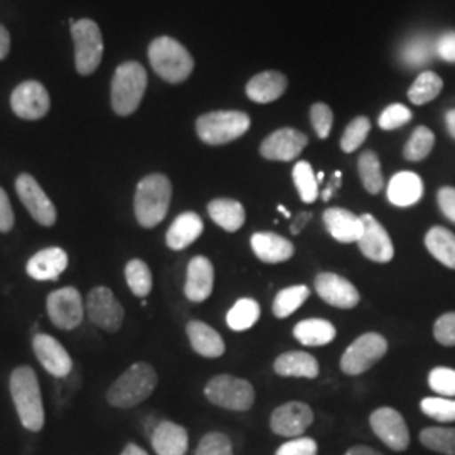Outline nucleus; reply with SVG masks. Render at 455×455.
Masks as SVG:
<instances>
[{
    "mask_svg": "<svg viewBox=\"0 0 455 455\" xmlns=\"http://www.w3.org/2000/svg\"><path fill=\"white\" fill-rule=\"evenodd\" d=\"M11 395L19 420L29 432H41L44 427V407L39 379L29 366H19L11 374Z\"/></svg>",
    "mask_w": 455,
    "mask_h": 455,
    "instance_id": "f257e3e1",
    "label": "nucleus"
},
{
    "mask_svg": "<svg viewBox=\"0 0 455 455\" xmlns=\"http://www.w3.org/2000/svg\"><path fill=\"white\" fill-rule=\"evenodd\" d=\"M157 383V373L148 363H135L115 379L107 391V402L115 408L137 407L154 393Z\"/></svg>",
    "mask_w": 455,
    "mask_h": 455,
    "instance_id": "f03ea898",
    "label": "nucleus"
},
{
    "mask_svg": "<svg viewBox=\"0 0 455 455\" xmlns=\"http://www.w3.org/2000/svg\"><path fill=\"white\" fill-rule=\"evenodd\" d=\"M172 197L171 180L164 174H150L139 182L135 191V216L144 228L157 227L169 212Z\"/></svg>",
    "mask_w": 455,
    "mask_h": 455,
    "instance_id": "7ed1b4c3",
    "label": "nucleus"
},
{
    "mask_svg": "<svg viewBox=\"0 0 455 455\" xmlns=\"http://www.w3.org/2000/svg\"><path fill=\"white\" fill-rule=\"evenodd\" d=\"M148 60L154 71L169 83H182L195 69L189 51L172 37H157L148 46Z\"/></svg>",
    "mask_w": 455,
    "mask_h": 455,
    "instance_id": "20e7f679",
    "label": "nucleus"
},
{
    "mask_svg": "<svg viewBox=\"0 0 455 455\" xmlns=\"http://www.w3.org/2000/svg\"><path fill=\"white\" fill-rule=\"evenodd\" d=\"M147 73L144 66L129 61L118 66L112 80V107L115 114H133L146 93Z\"/></svg>",
    "mask_w": 455,
    "mask_h": 455,
    "instance_id": "39448f33",
    "label": "nucleus"
},
{
    "mask_svg": "<svg viewBox=\"0 0 455 455\" xmlns=\"http://www.w3.org/2000/svg\"><path fill=\"white\" fill-rule=\"evenodd\" d=\"M250 129V116L243 112H212L201 115L196 122V131L203 142L210 146H223L240 139Z\"/></svg>",
    "mask_w": 455,
    "mask_h": 455,
    "instance_id": "423d86ee",
    "label": "nucleus"
},
{
    "mask_svg": "<svg viewBox=\"0 0 455 455\" xmlns=\"http://www.w3.org/2000/svg\"><path fill=\"white\" fill-rule=\"evenodd\" d=\"M206 398L216 407L248 411L255 403V388L250 381L231 374H218L204 388Z\"/></svg>",
    "mask_w": 455,
    "mask_h": 455,
    "instance_id": "0eeeda50",
    "label": "nucleus"
},
{
    "mask_svg": "<svg viewBox=\"0 0 455 455\" xmlns=\"http://www.w3.org/2000/svg\"><path fill=\"white\" fill-rule=\"evenodd\" d=\"M71 37L75 43L76 71L88 76L95 73L103 58V36L95 20L82 19L71 26Z\"/></svg>",
    "mask_w": 455,
    "mask_h": 455,
    "instance_id": "6e6552de",
    "label": "nucleus"
},
{
    "mask_svg": "<svg viewBox=\"0 0 455 455\" xmlns=\"http://www.w3.org/2000/svg\"><path fill=\"white\" fill-rule=\"evenodd\" d=\"M388 351V342L378 332H366L359 336L342 355V373L358 376L366 373Z\"/></svg>",
    "mask_w": 455,
    "mask_h": 455,
    "instance_id": "1a4fd4ad",
    "label": "nucleus"
},
{
    "mask_svg": "<svg viewBox=\"0 0 455 455\" xmlns=\"http://www.w3.org/2000/svg\"><path fill=\"white\" fill-rule=\"evenodd\" d=\"M374 435L395 452H403L410 445V430L403 415L391 407L374 410L370 417Z\"/></svg>",
    "mask_w": 455,
    "mask_h": 455,
    "instance_id": "9d476101",
    "label": "nucleus"
},
{
    "mask_svg": "<svg viewBox=\"0 0 455 455\" xmlns=\"http://www.w3.org/2000/svg\"><path fill=\"white\" fill-rule=\"evenodd\" d=\"M46 307L51 323L65 331H71L82 324L86 314L82 293L75 287H65L49 293Z\"/></svg>",
    "mask_w": 455,
    "mask_h": 455,
    "instance_id": "9b49d317",
    "label": "nucleus"
},
{
    "mask_svg": "<svg viewBox=\"0 0 455 455\" xmlns=\"http://www.w3.org/2000/svg\"><path fill=\"white\" fill-rule=\"evenodd\" d=\"M86 314L93 324L107 332H116L124 323V307L108 287H95L86 299Z\"/></svg>",
    "mask_w": 455,
    "mask_h": 455,
    "instance_id": "f8f14e48",
    "label": "nucleus"
},
{
    "mask_svg": "<svg viewBox=\"0 0 455 455\" xmlns=\"http://www.w3.org/2000/svg\"><path fill=\"white\" fill-rule=\"evenodd\" d=\"M314 423V411L304 402H289L276 407L270 417V428L278 437L297 439Z\"/></svg>",
    "mask_w": 455,
    "mask_h": 455,
    "instance_id": "ddd939ff",
    "label": "nucleus"
},
{
    "mask_svg": "<svg viewBox=\"0 0 455 455\" xmlns=\"http://www.w3.org/2000/svg\"><path fill=\"white\" fill-rule=\"evenodd\" d=\"M16 191L20 203L43 227H52L56 223V208L48 195L43 191L39 182L31 174H20L16 180Z\"/></svg>",
    "mask_w": 455,
    "mask_h": 455,
    "instance_id": "4468645a",
    "label": "nucleus"
},
{
    "mask_svg": "<svg viewBox=\"0 0 455 455\" xmlns=\"http://www.w3.org/2000/svg\"><path fill=\"white\" fill-rule=\"evenodd\" d=\"M361 220H363V235L358 242L361 253L366 259L378 263H388L393 260L395 246L388 231L371 214H363Z\"/></svg>",
    "mask_w": 455,
    "mask_h": 455,
    "instance_id": "2eb2a0df",
    "label": "nucleus"
},
{
    "mask_svg": "<svg viewBox=\"0 0 455 455\" xmlns=\"http://www.w3.org/2000/svg\"><path fill=\"white\" fill-rule=\"evenodd\" d=\"M11 107L22 120H39L51 107L48 90L39 82H24L11 95Z\"/></svg>",
    "mask_w": 455,
    "mask_h": 455,
    "instance_id": "dca6fc26",
    "label": "nucleus"
},
{
    "mask_svg": "<svg viewBox=\"0 0 455 455\" xmlns=\"http://www.w3.org/2000/svg\"><path fill=\"white\" fill-rule=\"evenodd\" d=\"M309 144L306 133L295 129H280L268 135L260 146V154L268 161L289 163L297 159Z\"/></svg>",
    "mask_w": 455,
    "mask_h": 455,
    "instance_id": "f3484780",
    "label": "nucleus"
},
{
    "mask_svg": "<svg viewBox=\"0 0 455 455\" xmlns=\"http://www.w3.org/2000/svg\"><path fill=\"white\" fill-rule=\"evenodd\" d=\"M315 292L325 304L338 309H355L359 304L358 289L344 276L324 272L315 276Z\"/></svg>",
    "mask_w": 455,
    "mask_h": 455,
    "instance_id": "a211bd4d",
    "label": "nucleus"
},
{
    "mask_svg": "<svg viewBox=\"0 0 455 455\" xmlns=\"http://www.w3.org/2000/svg\"><path fill=\"white\" fill-rule=\"evenodd\" d=\"M36 358L54 378H66L73 371V359L65 346L49 334H37L33 341Z\"/></svg>",
    "mask_w": 455,
    "mask_h": 455,
    "instance_id": "6ab92c4d",
    "label": "nucleus"
},
{
    "mask_svg": "<svg viewBox=\"0 0 455 455\" xmlns=\"http://www.w3.org/2000/svg\"><path fill=\"white\" fill-rule=\"evenodd\" d=\"M150 443L157 455H186L189 449V435L180 423L164 420L150 432Z\"/></svg>",
    "mask_w": 455,
    "mask_h": 455,
    "instance_id": "aec40b11",
    "label": "nucleus"
},
{
    "mask_svg": "<svg viewBox=\"0 0 455 455\" xmlns=\"http://www.w3.org/2000/svg\"><path fill=\"white\" fill-rule=\"evenodd\" d=\"M214 287V267L206 257H195L188 265L184 293L191 302H204Z\"/></svg>",
    "mask_w": 455,
    "mask_h": 455,
    "instance_id": "412c9836",
    "label": "nucleus"
},
{
    "mask_svg": "<svg viewBox=\"0 0 455 455\" xmlns=\"http://www.w3.org/2000/svg\"><path fill=\"white\" fill-rule=\"evenodd\" d=\"M324 225L331 236L341 243H358L363 235V220L355 212L331 208L324 212Z\"/></svg>",
    "mask_w": 455,
    "mask_h": 455,
    "instance_id": "4be33fe9",
    "label": "nucleus"
},
{
    "mask_svg": "<svg viewBox=\"0 0 455 455\" xmlns=\"http://www.w3.org/2000/svg\"><path fill=\"white\" fill-rule=\"evenodd\" d=\"M68 253L63 248L51 246L37 251L31 260L28 261V274L34 280H56L68 268Z\"/></svg>",
    "mask_w": 455,
    "mask_h": 455,
    "instance_id": "5701e85b",
    "label": "nucleus"
},
{
    "mask_svg": "<svg viewBox=\"0 0 455 455\" xmlns=\"http://www.w3.org/2000/svg\"><path fill=\"white\" fill-rule=\"evenodd\" d=\"M250 243L259 260L265 263H282V261L291 260L295 253L292 242L268 231L255 233Z\"/></svg>",
    "mask_w": 455,
    "mask_h": 455,
    "instance_id": "b1692460",
    "label": "nucleus"
},
{
    "mask_svg": "<svg viewBox=\"0 0 455 455\" xmlns=\"http://www.w3.org/2000/svg\"><path fill=\"white\" fill-rule=\"evenodd\" d=\"M203 229H204V223L199 214L193 212H182L167 229L165 243L171 250H176V251L186 250L201 236Z\"/></svg>",
    "mask_w": 455,
    "mask_h": 455,
    "instance_id": "393cba45",
    "label": "nucleus"
},
{
    "mask_svg": "<svg viewBox=\"0 0 455 455\" xmlns=\"http://www.w3.org/2000/svg\"><path fill=\"white\" fill-rule=\"evenodd\" d=\"M186 332L189 342L196 353L204 358H220L225 355L227 346L221 339L220 332L214 331L212 325L204 324L201 321H191L186 325Z\"/></svg>",
    "mask_w": 455,
    "mask_h": 455,
    "instance_id": "a878e982",
    "label": "nucleus"
},
{
    "mask_svg": "<svg viewBox=\"0 0 455 455\" xmlns=\"http://www.w3.org/2000/svg\"><path fill=\"white\" fill-rule=\"evenodd\" d=\"M423 196V180L419 174L403 171L393 176L388 184V199L398 208L417 204Z\"/></svg>",
    "mask_w": 455,
    "mask_h": 455,
    "instance_id": "bb28decb",
    "label": "nucleus"
},
{
    "mask_svg": "<svg viewBox=\"0 0 455 455\" xmlns=\"http://www.w3.org/2000/svg\"><path fill=\"white\" fill-rule=\"evenodd\" d=\"M274 370L278 376L285 378H307L314 379L319 376V363L309 353L291 351L275 359Z\"/></svg>",
    "mask_w": 455,
    "mask_h": 455,
    "instance_id": "cd10ccee",
    "label": "nucleus"
},
{
    "mask_svg": "<svg viewBox=\"0 0 455 455\" xmlns=\"http://www.w3.org/2000/svg\"><path fill=\"white\" fill-rule=\"evenodd\" d=\"M287 88V78L278 71H265L253 76L246 84V95L257 103H270L282 97Z\"/></svg>",
    "mask_w": 455,
    "mask_h": 455,
    "instance_id": "c85d7f7f",
    "label": "nucleus"
},
{
    "mask_svg": "<svg viewBox=\"0 0 455 455\" xmlns=\"http://www.w3.org/2000/svg\"><path fill=\"white\" fill-rule=\"evenodd\" d=\"M208 212L212 221L220 228H223L228 233H235L243 227L246 214L242 203L228 197L212 199L208 204Z\"/></svg>",
    "mask_w": 455,
    "mask_h": 455,
    "instance_id": "c756f323",
    "label": "nucleus"
},
{
    "mask_svg": "<svg viewBox=\"0 0 455 455\" xmlns=\"http://www.w3.org/2000/svg\"><path fill=\"white\" fill-rule=\"evenodd\" d=\"M293 338L310 347L325 346L334 341L336 327L325 319H306L293 327Z\"/></svg>",
    "mask_w": 455,
    "mask_h": 455,
    "instance_id": "7c9ffc66",
    "label": "nucleus"
},
{
    "mask_svg": "<svg viewBox=\"0 0 455 455\" xmlns=\"http://www.w3.org/2000/svg\"><path fill=\"white\" fill-rule=\"evenodd\" d=\"M425 246L434 259L455 270V235L447 228L434 227L425 236Z\"/></svg>",
    "mask_w": 455,
    "mask_h": 455,
    "instance_id": "2f4dec72",
    "label": "nucleus"
},
{
    "mask_svg": "<svg viewBox=\"0 0 455 455\" xmlns=\"http://www.w3.org/2000/svg\"><path fill=\"white\" fill-rule=\"evenodd\" d=\"M260 306L257 300L253 299H240L227 315L228 327L236 331V332H242V331H248L251 329L253 325L259 323L260 319Z\"/></svg>",
    "mask_w": 455,
    "mask_h": 455,
    "instance_id": "473e14b6",
    "label": "nucleus"
},
{
    "mask_svg": "<svg viewBox=\"0 0 455 455\" xmlns=\"http://www.w3.org/2000/svg\"><path fill=\"white\" fill-rule=\"evenodd\" d=\"M359 178L364 186V189L370 195H378L385 182H383V172H381V164L378 156L373 150H366L361 154L358 161Z\"/></svg>",
    "mask_w": 455,
    "mask_h": 455,
    "instance_id": "72a5a7b5",
    "label": "nucleus"
},
{
    "mask_svg": "<svg viewBox=\"0 0 455 455\" xmlns=\"http://www.w3.org/2000/svg\"><path fill=\"white\" fill-rule=\"evenodd\" d=\"M309 287H306V285H293V287L280 291L276 293L274 306H272L275 317L285 319V317L292 315L293 312L309 299Z\"/></svg>",
    "mask_w": 455,
    "mask_h": 455,
    "instance_id": "f704fd0d",
    "label": "nucleus"
},
{
    "mask_svg": "<svg viewBox=\"0 0 455 455\" xmlns=\"http://www.w3.org/2000/svg\"><path fill=\"white\" fill-rule=\"evenodd\" d=\"M420 442L437 454L455 455V428L451 427H428L420 432Z\"/></svg>",
    "mask_w": 455,
    "mask_h": 455,
    "instance_id": "c9c22d12",
    "label": "nucleus"
},
{
    "mask_svg": "<svg viewBox=\"0 0 455 455\" xmlns=\"http://www.w3.org/2000/svg\"><path fill=\"white\" fill-rule=\"evenodd\" d=\"M442 86H443V83L440 80L439 75H435L432 71H425L411 84L408 97H410V101L415 105H425L439 97Z\"/></svg>",
    "mask_w": 455,
    "mask_h": 455,
    "instance_id": "e433bc0d",
    "label": "nucleus"
},
{
    "mask_svg": "<svg viewBox=\"0 0 455 455\" xmlns=\"http://www.w3.org/2000/svg\"><path fill=\"white\" fill-rule=\"evenodd\" d=\"M125 280L133 295L146 299L152 291V272L146 261L133 259L125 267Z\"/></svg>",
    "mask_w": 455,
    "mask_h": 455,
    "instance_id": "4c0bfd02",
    "label": "nucleus"
},
{
    "mask_svg": "<svg viewBox=\"0 0 455 455\" xmlns=\"http://www.w3.org/2000/svg\"><path fill=\"white\" fill-rule=\"evenodd\" d=\"M292 176L295 188L302 197V201L304 203H314L319 196V182H317V176L312 171V165L306 163V161L295 164Z\"/></svg>",
    "mask_w": 455,
    "mask_h": 455,
    "instance_id": "58836bf2",
    "label": "nucleus"
},
{
    "mask_svg": "<svg viewBox=\"0 0 455 455\" xmlns=\"http://www.w3.org/2000/svg\"><path fill=\"white\" fill-rule=\"evenodd\" d=\"M434 144H435V135L432 133V131L427 129V127H419L417 131L411 133V137H410V140L405 146L403 156H405L407 161L419 163L432 152Z\"/></svg>",
    "mask_w": 455,
    "mask_h": 455,
    "instance_id": "ea45409f",
    "label": "nucleus"
},
{
    "mask_svg": "<svg viewBox=\"0 0 455 455\" xmlns=\"http://www.w3.org/2000/svg\"><path fill=\"white\" fill-rule=\"evenodd\" d=\"M371 131V122L368 116H356L342 133L341 148L346 154L358 150L366 140L368 133Z\"/></svg>",
    "mask_w": 455,
    "mask_h": 455,
    "instance_id": "a19ab883",
    "label": "nucleus"
},
{
    "mask_svg": "<svg viewBox=\"0 0 455 455\" xmlns=\"http://www.w3.org/2000/svg\"><path fill=\"white\" fill-rule=\"evenodd\" d=\"M423 413L442 423L455 422V400L451 398H423L420 403Z\"/></svg>",
    "mask_w": 455,
    "mask_h": 455,
    "instance_id": "79ce46f5",
    "label": "nucleus"
},
{
    "mask_svg": "<svg viewBox=\"0 0 455 455\" xmlns=\"http://www.w3.org/2000/svg\"><path fill=\"white\" fill-rule=\"evenodd\" d=\"M435 44H432L427 37H417L410 41L403 49V61L411 68L425 65L434 56Z\"/></svg>",
    "mask_w": 455,
    "mask_h": 455,
    "instance_id": "37998d69",
    "label": "nucleus"
},
{
    "mask_svg": "<svg viewBox=\"0 0 455 455\" xmlns=\"http://www.w3.org/2000/svg\"><path fill=\"white\" fill-rule=\"evenodd\" d=\"M195 455H233V443L221 432H210L199 440Z\"/></svg>",
    "mask_w": 455,
    "mask_h": 455,
    "instance_id": "c03bdc74",
    "label": "nucleus"
},
{
    "mask_svg": "<svg viewBox=\"0 0 455 455\" xmlns=\"http://www.w3.org/2000/svg\"><path fill=\"white\" fill-rule=\"evenodd\" d=\"M410 120H411V112L408 110L407 107L402 103H395L383 110V114L379 115L378 124L383 131H395V129L403 127Z\"/></svg>",
    "mask_w": 455,
    "mask_h": 455,
    "instance_id": "a18cd8bd",
    "label": "nucleus"
},
{
    "mask_svg": "<svg viewBox=\"0 0 455 455\" xmlns=\"http://www.w3.org/2000/svg\"><path fill=\"white\" fill-rule=\"evenodd\" d=\"M430 388L445 398L455 396V370L435 368L428 374Z\"/></svg>",
    "mask_w": 455,
    "mask_h": 455,
    "instance_id": "49530a36",
    "label": "nucleus"
},
{
    "mask_svg": "<svg viewBox=\"0 0 455 455\" xmlns=\"http://www.w3.org/2000/svg\"><path fill=\"white\" fill-rule=\"evenodd\" d=\"M310 120H312V125H314V131L317 133V137L327 139L331 129H332V122H334L332 110L325 103H315L310 108Z\"/></svg>",
    "mask_w": 455,
    "mask_h": 455,
    "instance_id": "de8ad7c7",
    "label": "nucleus"
},
{
    "mask_svg": "<svg viewBox=\"0 0 455 455\" xmlns=\"http://www.w3.org/2000/svg\"><path fill=\"white\" fill-rule=\"evenodd\" d=\"M434 336L442 346H455V312L440 315L434 324Z\"/></svg>",
    "mask_w": 455,
    "mask_h": 455,
    "instance_id": "09e8293b",
    "label": "nucleus"
},
{
    "mask_svg": "<svg viewBox=\"0 0 455 455\" xmlns=\"http://www.w3.org/2000/svg\"><path fill=\"white\" fill-rule=\"evenodd\" d=\"M275 455H317V442L309 437H297L282 443Z\"/></svg>",
    "mask_w": 455,
    "mask_h": 455,
    "instance_id": "8fccbe9b",
    "label": "nucleus"
},
{
    "mask_svg": "<svg viewBox=\"0 0 455 455\" xmlns=\"http://www.w3.org/2000/svg\"><path fill=\"white\" fill-rule=\"evenodd\" d=\"M14 210H12V204L9 201V196L7 193L0 188V231L2 233H7L14 228Z\"/></svg>",
    "mask_w": 455,
    "mask_h": 455,
    "instance_id": "3c124183",
    "label": "nucleus"
},
{
    "mask_svg": "<svg viewBox=\"0 0 455 455\" xmlns=\"http://www.w3.org/2000/svg\"><path fill=\"white\" fill-rule=\"evenodd\" d=\"M440 212L447 220L455 223V188H442L437 195Z\"/></svg>",
    "mask_w": 455,
    "mask_h": 455,
    "instance_id": "603ef678",
    "label": "nucleus"
},
{
    "mask_svg": "<svg viewBox=\"0 0 455 455\" xmlns=\"http://www.w3.org/2000/svg\"><path fill=\"white\" fill-rule=\"evenodd\" d=\"M435 52L443 61L455 63V33L443 34L435 44Z\"/></svg>",
    "mask_w": 455,
    "mask_h": 455,
    "instance_id": "864d4df0",
    "label": "nucleus"
},
{
    "mask_svg": "<svg viewBox=\"0 0 455 455\" xmlns=\"http://www.w3.org/2000/svg\"><path fill=\"white\" fill-rule=\"evenodd\" d=\"M9 49H11V34L4 26H0V60H4L9 54Z\"/></svg>",
    "mask_w": 455,
    "mask_h": 455,
    "instance_id": "5fc2aeb1",
    "label": "nucleus"
},
{
    "mask_svg": "<svg viewBox=\"0 0 455 455\" xmlns=\"http://www.w3.org/2000/svg\"><path fill=\"white\" fill-rule=\"evenodd\" d=\"M310 218H312V212H300L299 218L291 225L292 235H299L304 229V227L309 223Z\"/></svg>",
    "mask_w": 455,
    "mask_h": 455,
    "instance_id": "6e6d98bb",
    "label": "nucleus"
},
{
    "mask_svg": "<svg viewBox=\"0 0 455 455\" xmlns=\"http://www.w3.org/2000/svg\"><path fill=\"white\" fill-rule=\"evenodd\" d=\"M344 455H383L378 451H374L373 447H366V445H355L351 449H347V452Z\"/></svg>",
    "mask_w": 455,
    "mask_h": 455,
    "instance_id": "4d7b16f0",
    "label": "nucleus"
},
{
    "mask_svg": "<svg viewBox=\"0 0 455 455\" xmlns=\"http://www.w3.org/2000/svg\"><path fill=\"white\" fill-rule=\"evenodd\" d=\"M341 178L342 174L338 171V172H334V180L329 184V188L325 189L324 195H323V197H324V201H327V199H331V196H332V191L338 188V186H341Z\"/></svg>",
    "mask_w": 455,
    "mask_h": 455,
    "instance_id": "13d9d810",
    "label": "nucleus"
},
{
    "mask_svg": "<svg viewBox=\"0 0 455 455\" xmlns=\"http://www.w3.org/2000/svg\"><path fill=\"white\" fill-rule=\"evenodd\" d=\"M120 455H148L146 451L140 447V445H137V443H127L125 445V449L122 451V454Z\"/></svg>",
    "mask_w": 455,
    "mask_h": 455,
    "instance_id": "bf43d9fd",
    "label": "nucleus"
},
{
    "mask_svg": "<svg viewBox=\"0 0 455 455\" xmlns=\"http://www.w3.org/2000/svg\"><path fill=\"white\" fill-rule=\"evenodd\" d=\"M445 124H447V131L455 139V110H451L445 115Z\"/></svg>",
    "mask_w": 455,
    "mask_h": 455,
    "instance_id": "052dcab7",
    "label": "nucleus"
},
{
    "mask_svg": "<svg viewBox=\"0 0 455 455\" xmlns=\"http://www.w3.org/2000/svg\"><path fill=\"white\" fill-rule=\"evenodd\" d=\"M278 212H282V214H285L287 218H291V212H289V210H285L283 206H278Z\"/></svg>",
    "mask_w": 455,
    "mask_h": 455,
    "instance_id": "680f3d73",
    "label": "nucleus"
}]
</instances>
